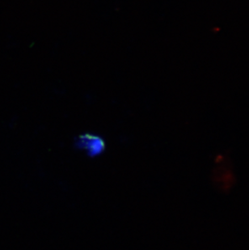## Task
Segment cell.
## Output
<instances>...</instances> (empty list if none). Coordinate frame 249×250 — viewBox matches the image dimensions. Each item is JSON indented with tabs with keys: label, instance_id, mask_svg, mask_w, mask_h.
I'll return each instance as SVG.
<instances>
[{
	"label": "cell",
	"instance_id": "obj_1",
	"mask_svg": "<svg viewBox=\"0 0 249 250\" xmlns=\"http://www.w3.org/2000/svg\"><path fill=\"white\" fill-rule=\"evenodd\" d=\"M79 146L84 149L91 156H96L104 151V144L103 140L92 135H83L79 139Z\"/></svg>",
	"mask_w": 249,
	"mask_h": 250
}]
</instances>
